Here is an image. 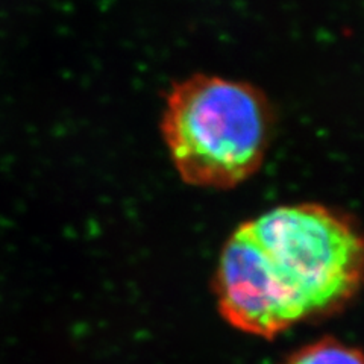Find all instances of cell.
Here are the masks:
<instances>
[{"label": "cell", "instance_id": "cell-1", "mask_svg": "<svg viewBox=\"0 0 364 364\" xmlns=\"http://www.w3.org/2000/svg\"><path fill=\"white\" fill-rule=\"evenodd\" d=\"M238 231L247 287L272 337L340 313L364 290V230L343 211L281 205Z\"/></svg>", "mask_w": 364, "mask_h": 364}, {"label": "cell", "instance_id": "cell-2", "mask_svg": "<svg viewBox=\"0 0 364 364\" xmlns=\"http://www.w3.org/2000/svg\"><path fill=\"white\" fill-rule=\"evenodd\" d=\"M275 114L257 87L214 75H193L166 99L161 134L186 184L225 190L263 164Z\"/></svg>", "mask_w": 364, "mask_h": 364}, {"label": "cell", "instance_id": "cell-3", "mask_svg": "<svg viewBox=\"0 0 364 364\" xmlns=\"http://www.w3.org/2000/svg\"><path fill=\"white\" fill-rule=\"evenodd\" d=\"M281 364H364V352L326 336L293 350Z\"/></svg>", "mask_w": 364, "mask_h": 364}]
</instances>
